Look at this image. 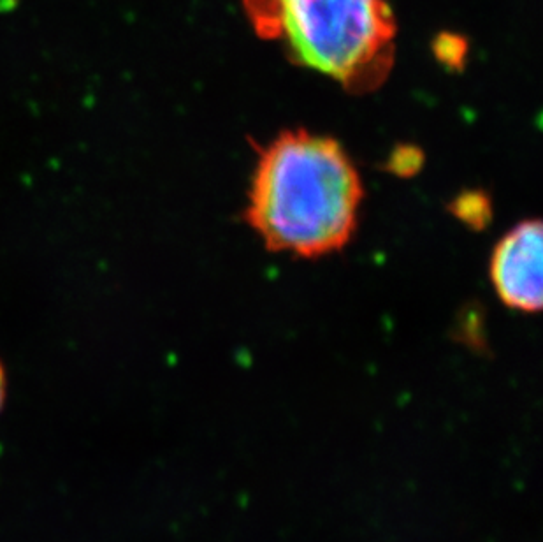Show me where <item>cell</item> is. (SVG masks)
Here are the masks:
<instances>
[{
	"label": "cell",
	"mask_w": 543,
	"mask_h": 542,
	"mask_svg": "<svg viewBox=\"0 0 543 542\" xmlns=\"http://www.w3.org/2000/svg\"><path fill=\"white\" fill-rule=\"evenodd\" d=\"M4 398H6V372H4V367L0 363V409H2Z\"/></svg>",
	"instance_id": "4"
},
{
	"label": "cell",
	"mask_w": 543,
	"mask_h": 542,
	"mask_svg": "<svg viewBox=\"0 0 543 542\" xmlns=\"http://www.w3.org/2000/svg\"><path fill=\"white\" fill-rule=\"evenodd\" d=\"M361 199V178L340 143L287 131L261 152L247 217L269 250L324 256L350 240Z\"/></svg>",
	"instance_id": "1"
},
{
	"label": "cell",
	"mask_w": 543,
	"mask_h": 542,
	"mask_svg": "<svg viewBox=\"0 0 543 542\" xmlns=\"http://www.w3.org/2000/svg\"><path fill=\"white\" fill-rule=\"evenodd\" d=\"M255 32L354 94L382 87L396 55L385 0H243Z\"/></svg>",
	"instance_id": "2"
},
{
	"label": "cell",
	"mask_w": 543,
	"mask_h": 542,
	"mask_svg": "<svg viewBox=\"0 0 543 542\" xmlns=\"http://www.w3.org/2000/svg\"><path fill=\"white\" fill-rule=\"evenodd\" d=\"M542 224L526 220L501 238L491 257V280L501 301L521 312H540L543 300Z\"/></svg>",
	"instance_id": "3"
}]
</instances>
